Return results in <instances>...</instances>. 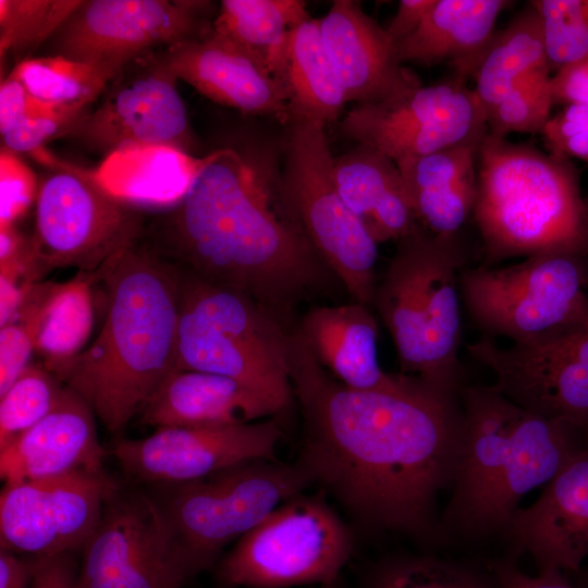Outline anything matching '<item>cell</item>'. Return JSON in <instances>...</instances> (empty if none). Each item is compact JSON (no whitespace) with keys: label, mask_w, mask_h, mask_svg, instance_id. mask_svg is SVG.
<instances>
[{"label":"cell","mask_w":588,"mask_h":588,"mask_svg":"<svg viewBox=\"0 0 588 588\" xmlns=\"http://www.w3.org/2000/svg\"><path fill=\"white\" fill-rule=\"evenodd\" d=\"M287 359L302 416L296 463L311 485L370 532L444 546L437 503L462 449L460 394L411 376L395 391L348 388L316 359L296 324Z\"/></svg>","instance_id":"cell-1"},{"label":"cell","mask_w":588,"mask_h":588,"mask_svg":"<svg viewBox=\"0 0 588 588\" xmlns=\"http://www.w3.org/2000/svg\"><path fill=\"white\" fill-rule=\"evenodd\" d=\"M273 196L241 154L215 150L185 195L145 225L142 241L179 269L250 296L292 327L303 302L341 283Z\"/></svg>","instance_id":"cell-2"},{"label":"cell","mask_w":588,"mask_h":588,"mask_svg":"<svg viewBox=\"0 0 588 588\" xmlns=\"http://www.w3.org/2000/svg\"><path fill=\"white\" fill-rule=\"evenodd\" d=\"M96 273L107 297L103 324L58 378L117 432L175 369L180 272L140 240Z\"/></svg>","instance_id":"cell-3"},{"label":"cell","mask_w":588,"mask_h":588,"mask_svg":"<svg viewBox=\"0 0 588 588\" xmlns=\"http://www.w3.org/2000/svg\"><path fill=\"white\" fill-rule=\"evenodd\" d=\"M462 449L440 516L444 544L504 538L519 501L547 485L585 442L587 431L527 411L493 385L460 391Z\"/></svg>","instance_id":"cell-4"},{"label":"cell","mask_w":588,"mask_h":588,"mask_svg":"<svg viewBox=\"0 0 588 588\" xmlns=\"http://www.w3.org/2000/svg\"><path fill=\"white\" fill-rule=\"evenodd\" d=\"M473 217L482 265L550 250L585 252L586 197L571 159L489 133L477 163Z\"/></svg>","instance_id":"cell-5"},{"label":"cell","mask_w":588,"mask_h":588,"mask_svg":"<svg viewBox=\"0 0 588 588\" xmlns=\"http://www.w3.org/2000/svg\"><path fill=\"white\" fill-rule=\"evenodd\" d=\"M465 266L460 236L418 226L396 241L371 302L392 338L401 373L451 394L465 385L458 359L460 272Z\"/></svg>","instance_id":"cell-6"},{"label":"cell","mask_w":588,"mask_h":588,"mask_svg":"<svg viewBox=\"0 0 588 588\" xmlns=\"http://www.w3.org/2000/svg\"><path fill=\"white\" fill-rule=\"evenodd\" d=\"M179 272L174 370H197L234 379L262 394L283 413L294 399L287 359L293 326L242 292L207 282L182 269Z\"/></svg>","instance_id":"cell-7"},{"label":"cell","mask_w":588,"mask_h":588,"mask_svg":"<svg viewBox=\"0 0 588 588\" xmlns=\"http://www.w3.org/2000/svg\"><path fill=\"white\" fill-rule=\"evenodd\" d=\"M33 157L45 168L29 240L34 282L59 268L96 273L142 240L144 213L107 192L93 170L60 160L45 148Z\"/></svg>","instance_id":"cell-8"},{"label":"cell","mask_w":588,"mask_h":588,"mask_svg":"<svg viewBox=\"0 0 588 588\" xmlns=\"http://www.w3.org/2000/svg\"><path fill=\"white\" fill-rule=\"evenodd\" d=\"M162 486L169 488L156 502L191 578L210 568L223 548L282 502L313 485L296 462L255 460L196 480Z\"/></svg>","instance_id":"cell-9"},{"label":"cell","mask_w":588,"mask_h":588,"mask_svg":"<svg viewBox=\"0 0 588 588\" xmlns=\"http://www.w3.org/2000/svg\"><path fill=\"white\" fill-rule=\"evenodd\" d=\"M461 296L473 323L487 335L523 343L588 320V262L581 250H550L504 267L460 272Z\"/></svg>","instance_id":"cell-10"},{"label":"cell","mask_w":588,"mask_h":588,"mask_svg":"<svg viewBox=\"0 0 588 588\" xmlns=\"http://www.w3.org/2000/svg\"><path fill=\"white\" fill-rule=\"evenodd\" d=\"M286 126L279 199L351 301L371 306L378 244L335 187L324 125L298 121Z\"/></svg>","instance_id":"cell-11"},{"label":"cell","mask_w":588,"mask_h":588,"mask_svg":"<svg viewBox=\"0 0 588 588\" xmlns=\"http://www.w3.org/2000/svg\"><path fill=\"white\" fill-rule=\"evenodd\" d=\"M322 490L297 493L240 538L221 560L220 580L232 587L330 585L353 555L352 529Z\"/></svg>","instance_id":"cell-12"},{"label":"cell","mask_w":588,"mask_h":588,"mask_svg":"<svg viewBox=\"0 0 588 588\" xmlns=\"http://www.w3.org/2000/svg\"><path fill=\"white\" fill-rule=\"evenodd\" d=\"M340 126L346 137L395 163L458 145H480L488 134L485 111L460 76L378 103L355 105Z\"/></svg>","instance_id":"cell-13"},{"label":"cell","mask_w":588,"mask_h":588,"mask_svg":"<svg viewBox=\"0 0 588 588\" xmlns=\"http://www.w3.org/2000/svg\"><path fill=\"white\" fill-rule=\"evenodd\" d=\"M205 1L83 0L52 37L53 51L113 79L132 61L211 28Z\"/></svg>","instance_id":"cell-14"},{"label":"cell","mask_w":588,"mask_h":588,"mask_svg":"<svg viewBox=\"0 0 588 588\" xmlns=\"http://www.w3.org/2000/svg\"><path fill=\"white\" fill-rule=\"evenodd\" d=\"M466 347L494 373L493 387L515 404L588 432V320L507 347L487 335Z\"/></svg>","instance_id":"cell-15"},{"label":"cell","mask_w":588,"mask_h":588,"mask_svg":"<svg viewBox=\"0 0 588 588\" xmlns=\"http://www.w3.org/2000/svg\"><path fill=\"white\" fill-rule=\"evenodd\" d=\"M188 579L157 502L118 487L84 546L79 588H181Z\"/></svg>","instance_id":"cell-16"},{"label":"cell","mask_w":588,"mask_h":588,"mask_svg":"<svg viewBox=\"0 0 588 588\" xmlns=\"http://www.w3.org/2000/svg\"><path fill=\"white\" fill-rule=\"evenodd\" d=\"M176 81L162 49L132 61L66 136L103 158L130 145H170L187 151L192 135Z\"/></svg>","instance_id":"cell-17"},{"label":"cell","mask_w":588,"mask_h":588,"mask_svg":"<svg viewBox=\"0 0 588 588\" xmlns=\"http://www.w3.org/2000/svg\"><path fill=\"white\" fill-rule=\"evenodd\" d=\"M118 487L103 471L4 483L1 549L49 556L84 548Z\"/></svg>","instance_id":"cell-18"},{"label":"cell","mask_w":588,"mask_h":588,"mask_svg":"<svg viewBox=\"0 0 588 588\" xmlns=\"http://www.w3.org/2000/svg\"><path fill=\"white\" fill-rule=\"evenodd\" d=\"M283 431L275 418L215 427H163L123 439L111 454L139 481L173 485L255 460L278 461Z\"/></svg>","instance_id":"cell-19"},{"label":"cell","mask_w":588,"mask_h":588,"mask_svg":"<svg viewBox=\"0 0 588 588\" xmlns=\"http://www.w3.org/2000/svg\"><path fill=\"white\" fill-rule=\"evenodd\" d=\"M506 555L528 553L538 572L577 573L588 556V440L546 485L540 497L519 509L503 538Z\"/></svg>","instance_id":"cell-20"},{"label":"cell","mask_w":588,"mask_h":588,"mask_svg":"<svg viewBox=\"0 0 588 588\" xmlns=\"http://www.w3.org/2000/svg\"><path fill=\"white\" fill-rule=\"evenodd\" d=\"M162 54L177 79L210 100L289 124L281 81L262 59L212 28L162 49Z\"/></svg>","instance_id":"cell-21"},{"label":"cell","mask_w":588,"mask_h":588,"mask_svg":"<svg viewBox=\"0 0 588 588\" xmlns=\"http://www.w3.org/2000/svg\"><path fill=\"white\" fill-rule=\"evenodd\" d=\"M318 25L347 102L378 103L422 85L400 62L385 28L357 1L334 0Z\"/></svg>","instance_id":"cell-22"},{"label":"cell","mask_w":588,"mask_h":588,"mask_svg":"<svg viewBox=\"0 0 588 588\" xmlns=\"http://www.w3.org/2000/svg\"><path fill=\"white\" fill-rule=\"evenodd\" d=\"M94 414L90 405L65 385L48 415L0 449L4 483L102 471L105 452Z\"/></svg>","instance_id":"cell-23"},{"label":"cell","mask_w":588,"mask_h":588,"mask_svg":"<svg viewBox=\"0 0 588 588\" xmlns=\"http://www.w3.org/2000/svg\"><path fill=\"white\" fill-rule=\"evenodd\" d=\"M296 327L316 359L344 385L364 391H395L406 375H391L380 366L378 322L370 306L352 302L314 305Z\"/></svg>","instance_id":"cell-24"},{"label":"cell","mask_w":588,"mask_h":588,"mask_svg":"<svg viewBox=\"0 0 588 588\" xmlns=\"http://www.w3.org/2000/svg\"><path fill=\"white\" fill-rule=\"evenodd\" d=\"M140 413L144 424L158 429L247 424L281 412L262 394L234 379L173 370Z\"/></svg>","instance_id":"cell-25"},{"label":"cell","mask_w":588,"mask_h":588,"mask_svg":"<svg viewBox=\"0 0 588 588\" xmlns=\"http://www.w3.org/2000/svg\"><path fill=\"white\" fill-rule=\"evenodd\" d=\"M480 145H458L396 162L413 212L426 231L460 236L476 201Z\"/></svg>","instance_id":"cell-26"},{"label":"cell","mask_w":588,"mask_h":588,"mask_svg":"<svg viewBox=\"0 0 588 588\" xmlns=\"http://www.w3.org/2000/svg\"><path fill=\"white\" fill-rule=\"evenodd\" d=\"M503 0H434L419 27L396 45L402 64L450 63L456 76L466 79L475 70L495 35Z\"/></svg>","instance_id":"cell-27"},{"label":"cell","mask_w":588,"mask_h":588,"mask_svg":"<svg viewBox=\"0 0 588 588\" xmlns=\"http://www.w3.org/2000/svg\"><path fill=\"white\" fill-rule=\"evenodd\" d=\"M333 181L350 210L377 244L399 241L418 226L396 163L358 145L334 158Z\"/></svg>","instance_id":"cell-28"},{"label":"cell","mask_w":588,"mask_h":588,"mask_svg":"<svg viewBox=\"0 0 588 588\" xmlns=\"http://www.w3.org/2000/svg\"><path fill=\"white\" fill-rule=\"evenodd\" d=\"M95 282H98L96 273L82 271L62 283L35 282L15 315L29 322L35 354L57 377L85 350L90 336Z\"/></svg>","instance_id":"cell-29"},{"label":"cell","mask_w":588,"mask_h":588,"mask_svg":"<svg viewBox=\"0 0 588 588\" xmlns=\"http://www.w3.org/2000/svg\"><path fill=\"white\" fill-rule=\"evenodd\" d=\"M201 158L170 145H130L103 158L94 171L98 183L130 205L158 206L179 201L204 168Z\"/></svg>","instance_id":"cell-30"},{"label":"cell","mask_w":588,"mask_h":588,"mask_svg":"<svg viewBox=\"0 0 588 588\" xmlns=\"http://www.w3.org/2000/svg\"><path fill=\"white\" fill-rule=\"evenodd\" d=\"M277 77L285 89L290 122L326 126L340 117L347 102L324 49L318 20L313 17L290 30Z\"/></svg>","instance_id":"cell-31"},{"label":"cell","mask_w":588,"mask_h":588,"mask_svg":"<svg viewBox=\"0 0 588 588\" xmlns=\"http://www.w3.org/2000/svg\"><path fill=\"white\" fill-rule=\"evenodd\" d=\"M542 73L551 74L539 16L529 3L493 36L473 75V89L486 114L519 83Z\"/></svg>","instance_id":"cell-32"},{"label":"cell","mask_w":588,"mask_h":588,"mask_svg":"<svg viewBox=\"0 0 588 588\" xmlns=\"http://www.w3.org/2000/svg\"><path fill=\"white\" fill-rule=\"evenodd\" d=\"M309 17L301 0H223L211 28L258 56L277 76L290 30Z\"/></svg>","instance_id":"cell-33"},{"label":"cell","mask_w":588,"mask_h":588,"mask_svg":"<svg viewBox=\"0 0 588 588\" xmlns=\"http://www.w3.org/2000/svg\"><path fill=\"white\" fill-rule=\"evenodd\" d=\"M358 588H502L490 561L395 553L373 562Z\"/></svg>","instance_id":"cell-34"},{"label":"cell","mask_w":588,"mask_h":588,"mask_svg":"<svg viewBox=\"0 0 588 588\" xmlns=\"http://www.w3.org/2000/svg\"><path fill=\"white\" fill-rule=\"evenodd\" d=\"M14 69L35 99L54 107L89 108L111 81L95 66L58 54L26 58Z\"/></svg>","instance_id":"cell-35"},{"label":"cell","mask_w":588,"mask_h":588,"mask_svg":"<svg viewBox=\"0 0 588 588\" xmlns=\"http://www.w3.org/2000/svg\"><path fill=\"white\" fill-rule=\"evenodd\" d=\"M83 0H0L1 65L9 53L17 63L64 25Z\"/></svg>","instance_id":"cell-36"},{"label":"cell","mask_w":588,"mask_h":588,"mask_svg":"<svg viewBox=\"0 0 588 588\" xmlns=\"http://www.w3.org/2000/svg\"><path fill=\"white\" fill-rule=\"evenodd\" d=\"M42 363L30 364L0 395V449L28 430L58 403L65 385Z\"/></svg>","instance_id":"cell-37"},{"label":"cell","mask_w":588,"mask_h":588,"mask_svg":"<svg viewBox=\"0 0 588 588\" xmlns=\"http://www.w3.org/2000/svg\"><path fill=\"white\" fill-rule=\"evenodd\" d=\"M551 73L588 58V0H534Z\"/></svg>","instance_id":"cell-38"},{"label":"cell","mask_w":588,"mask_h":588,"mask_svg":"<svg viewBox=\"0 0 588 588\" xmlns=\"http://www.w3.org/2000/svg\"><path fill=\"white\" fill-rule=\"evenodd\" d=\"M550 78L542 73L515 86L486 112L488 133L502 138L512 132L541 134L554 105Z\"/></svg>","instance_id":"cell-39"},{"label":"cell","mask_w":588,"mask_h":588,"mask_svg":"<svg viewBox=\"0 0 588 588\" xmlns=\"http://www.w3.org/2000/svg\"><path fill=\"white\" fill-rule=\"evenodd\" d=\"M88 111V108L47 105L1 135L2 146L14 154H28L33 157L51 139L66 136Z\"/></svg>","instance_id":"cell-40"},{"label":"cell","mask_w":588,"mask_h":588,"mask_svg":"<svg viewBox=\"0 0 588 588\" xmlns=\"http://www.w3.org/2000/svg\"><path fill=\"white\" fill-rule=\"evenodd\" d=\"M39 180L16 154L1 146L0 226L14 225L36 201Z\"/></svg>","instance_id":"cell-41"},{"label":"cell","mask_w":588,"mask_h":588,"mask_svg":"<svg viewBox=\"0 0 588 588\" xmlns=\"http://www.w3.org/2000/svg\"><path fill=\"white\" fill-rule=\"evenodd\" d=\"M549 154L588 163V105H566L547 122L542 133Z\"/></svg>","instance_id":"cell-42"},{"label":"cell","mask_w":588,"mask_h":588,"mask_svg":"<svg viewBox=\"0 0 588 588\" xmlns=\"http://www.w3.org/2000/svg\"><path fill=\"white\" fill-rule=\"evenodd\" d=\"M0 395L32 364L35 354L34 331L21 316L0 326Z\"/></svg>","instance_id":"cell-43"},{"label":"cell","mask_w":588,"mask_h":588,"mask_svg":"<svg viewBox=\"0 0 588 588\" xmlns=\"http://www.w3.org/2000/svg\"><path fill=\"white\" fill-rule=\"evenodd\" d=\"M45 103L35 99L17 72L13 70L1 81L0 85V133L4 135L23 118L34 113ZM49 106V105H48Z\"/></svg>","instance_id":"cell-44"},{"label":"cell","mask_w":588,"mask_h":588,"mask_svg":"<svg viewBox=\"0 0 588 588\" xmlns=\"http://www.w3.org/2000/svg\"><path fill=\"white\" fill-rule=\"evenodd\" d=\"M509 555L490 561L502 588H577L561 571H541L530 576Z\"/></svg>","instance_id":"cell-45"},{"label":"cell","mask_w":588,"mask_h":588,"mask_svg":"<svg viewBox=\"0 0 588 588\" xmlns=\"http://www.w3.org/2000/svg\"><path fill=\"white\" fill-rule=\"evenodd\" d=\"M550 88L554 105H588V58L553 73Z\"/></svg>","instance_id":"cell-46"},{"label":"cell","mask_w":588,"mask_h":588,"mask_svg":"<svg viewBox=\"0 0 588 588\" xmlns=\"http://www.w3.org/2000/svg\"><path fill=\"white\" fill-rule=\"evenodd\" d=\"M30 588H79L78 574L68 553L39 556L33 563Z\"/></svg>","instance_id":"cell-47"},{"label":"cell","mask_w":588,"mask_h":588,"mask_svg":"<svg viewBox=\"0 0 588 588\" xmlns=\"http://www.w3.org/2000/svg\"><path fill=\"white\" fill-rule=\"evenodd\" d=\"M433 3L434 0H401L399 2L393 19L385 27L395 47L416 32Z\"/></svg>","instance_id":"cell-48"},{"label":"cell","mask_w":588,"mask_h":588,"mask_svg":"<svg viewBox=\"0 0 588 588\" xmlns=\"http://www.w3.org/2000/svg\"><path fill=\"white\" fill-rule=\"evenodd\" d=\"M33 564L27 565L10 551L1 549L0 588H25L32 577Z\"/></svg>","instance_id":"cell-49"},{"label":"cell","mask_w":588,"mask_h":588,"mask_svg":"<svg viewBox=\"0 0 588 588\" xmlns=\"http://www.w3.org/2000/svg\"><path fill=\"white\" fill-rule=\"evenodd\" d=\"M577 588H588V568H580L577 573Z\"/></svg>","instance_id":"cell-50"},{"label":"cell","mask_w":588,"mask_h":588,"mask_svg":"<svg viewBox=\"0 0 588 588\" xmlns=\"http://www.w3.org/2000/svg\"><path fill=\"white\" fill-rule=\"evenodd\" d=\"M320 588H348V587L340 578V579H338L336 581H334V583H332L330 585L320 586Z\"/></svg>","instance_id":"cell-51"},{"label":"cell","mask_w":588,"mask_h":588,"mask_svg":"<svg viewBox=\"0 0 588 588\" xmlns=\"http://www.w3.org/2000/svg\"><path fill=\"white\" fill-rule=\"evenodd\" d=\"M586 207H587V234H586V243H585V255L588 262V197H586Z\"/></svg>","instance_id":"cell-52"}]
</instances>
